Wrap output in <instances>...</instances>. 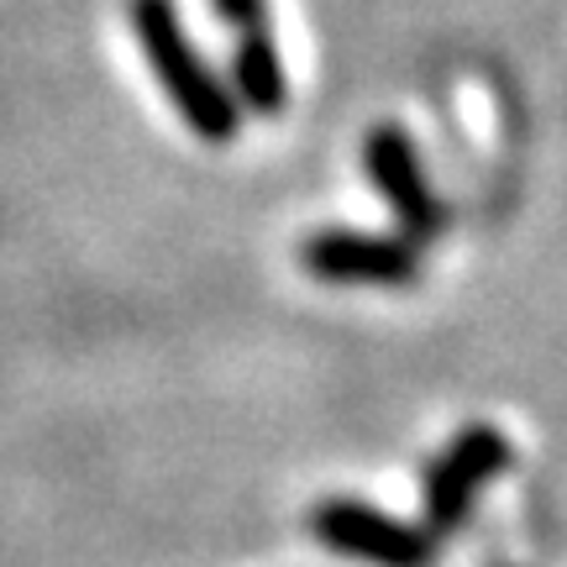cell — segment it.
<instances>
[{
	"label": "cell",
	"instance_id": "obj_1",
	"mask_svg": "<svg viewBox=\"0 0 567 567\" xmlns=\"http://www.w3.org/2000/svg\"><path fill=\"white\" fill-rule=\"evenodd\" d=\"M126 21L137 32V48L168 105L184 116V126L200 142L221 147L243 132V105L231 101L226 80L200 59V48L184 32V17L174 0H126Z\"/></svg>",
	"mask_w": 567,
	"mask_h": 567
},
{
	"label": "cell",
	"instance_id": "obj_2",
	"mask_svg": "<svg viewBox=\"0 0 567 567\" xmlns=\"http://www.w3.org/2000/svg\"><path fill=\"white\" fill-rule=\"evenodd\" d=\"M515 463V446L499 425L488 421H473L463 425L452 442L425 463V478H421V526L446 542V536H457V530L473 520V509H478V494H484L499 473H509Z\"/></svg>",
	"mask_w": 567,
	"mask_h": 567
},
{
	"label": "cell",
	"instance_id": "obj_3",
	"mask_svg": "<svg viewBox=\"0 0 567 567\" xmlns=\"http://www.w3.org/2000/svg\"><path fill=\"white\" fill-rule=\"evenodd\" d=\"M305 526H310V536L326 551H337L347 563H363V567H431L436 563V536L425 526H410L400 515H389L379 505H363V499H347V494L316 499L310 515H305Z\"/></svg>",
	"mask_w": 567,
	"mask_h": 567
},
{
	"label": "cell",
	"instance_id": "obj_4",
	"mask_svg": "<svg viewBox=\"0 0 567 567\" xmlns=\"http://www.w3.org/2000/svg\"><path fill=\"white\" fill-rule=\"evenodd\" d=\"M363 174L368 184L384 195V205L394 210V221H400V237H410L415 247L436 243L446 226H452V210L446 200L436 195V184L425 174L421 163V147L410 142L405 126H373L363 137Z\"/></svg>",
	"mask_w": 567,
	"mask_h": 567
},
{
	"label": "cell",
	"instance_id": "obj_5",
	"mask_svg": "<svg viewBox=\"0 0 567 567\" xmlns=\"http://www.w3.org/2000/svg\"><path fill=\"white\" fill-rule=\"evenodd\" d=\"M295 258L321 284H368V289H405L421 279V247L400 231H358V226H326L310 231Z\"/></svg>",
	"mask_w": 567,
	"mask_h": 567
},
{
	"label": "cell",
	"instance_id": "obj_6",
	"mask_svg": "<svg viewBox=\"0 0 567 567\" xmlns=\"http://www.w3.org/2000/svg\"><path fill=\"white\" fill-rule=\"evenodd\" d=\"M231 101L252 111V116H279L289 105V69L274 32H237L231 48Z\"/></svg>",
	"mask_w": 567,
	"mask_h": 567
},
{
	"label": "cell",
	"instance_id": "obj_7",
	"mask_svg": "<svg viewBox=\"0 0 567 567\" xmlns=\"http://www.w3.org/2000/svg\"><path fill=\"white\" fill-rule=\"evenodd\" d=\"M210 11L231 32H268V0H210Z\"/></svg>",
	"mask_w": 567,
	"mask_h": 567
}]
</instances>
